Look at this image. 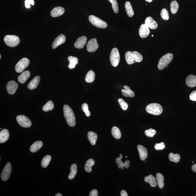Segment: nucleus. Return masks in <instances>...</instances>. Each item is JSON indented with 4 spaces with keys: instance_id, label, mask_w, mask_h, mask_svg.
Instances as JSON below:
<instances>
[{
    "instance_id": "obj_30",
    "label": "nucleus",
    "mask_w": 196,
    "mask_h": 196,
    "mask_svg": "<svg viewBox=\"0 0 196 196\" xmlns=\"http://www.w3.org/2000/svg\"><path fill=\"white\" fill-rule=\"evenodd\" d=\"M71 172L68 176L69 180H73L76 176L77 170V165L75 163H73L70 167Z\"/></svg>"
},
{
    "instance_id": "obj_23",
    "label": "nucleus",
    "mask_w": 196,
    "mask_h": 196,
    "mask_svg": "<svg viewBox=\"0 0 196 196\" xmlns=\"http://www.w3.org/2000/svg\"><path fill=\"white\" fill-rule=\"evenodd\" d=\"M9 132L7 129H4L0 132V143H3L7 141L9 138Z\"/></svg>"
},
{
    "instance_id": "obj_32",
    "label": "nucleus",
    "mask_w": 196,
    "mask_h": 196,
    "mask_svg": "<svg viewBox=\"0 0 196 196\" xmlns=\"http://www.w3.org/2000/svg\"><path fill=\"white\" fill-rule=\"evenodd\" d=\"M125 8L128 16L130 17H132L134 15V12L131 3L129 1H126L125 4Z\"/></svg>"
},
{
    "instance_id": "obj_24",
    "label": "nucleus",
    "mask_w": 196,
    "mask_h": 196,
    "mask_svg": "<svg viewBox=\"0 0 196 196\" xmlns=\"http://www.w3.org/2000/svg\"><path fill=\"white\" fill-rule=\"evenodd\" d=\"M88 138L91 144L92 145H95L98 138V136L97 134L92 131H90L88 132Z\"/></svg>"
},
{
    "instance_id": "obj_9",
    "label": "nucleus",
    "mask_w": 196,
    "mask_h": 196,
    "mask_svg": "<svg viewBox=\"0 0 196 196\" xmlns=\"http://www.w3.org/2000/svg\"><path fill=\"white\" fill-rule=\"evenodd\" d=\"M16 119L19 124L23 127L27 128L31 126V122L29 118L25 115H18L16 117Z\"/></svg>"
},
{
    "instance_id": "obj_39",
    "label": "nucleus",
    "mask_w": 196,
    "mask_h": 196,
    "mask_svg": "<svg viewBox=\"0 0 196 196\" xmlns=\"http://www.w3.org/2000/svg\"><path fill=\"white\" fill-rule=\"evenodd\" d=\"M108 1L112 4V8L115 13H118L119 11L118 4L116 0H108Z\"/></svg>"
},
{
    "instance_id": "obj_16",
    "label": "nucleus",
    "mask_w": 196,
    "mask_h": 196,
    "mask_svg": "<svg viewBox=\"0 0 196 196\" xmlns=\"http://www.w3.org/2000/svg\"><path fill=\"white\" fill-rule=\"evenodd\" d=\"M140 159L142 160H144L146 159L148 156V152L147 149L141 145L137 146Z\"/></svg>"
},
{
    "instance_id": "obj_15",
    "label": "nucleus",
    "mask_w": 196,
    "mask_h": 196,
    "mask_svg": "<svg viewBox=\"0 0 196 196\" xmlns=\"http://www.w3.org/2000/svg\"><path fill=\"white\" fill-rule=\"evenodd\" d=\"M150 31L149 28L145 24H142L140 28L139 33L142 38H145L149 35Z\"/></svg>"
},
{
    "instance_id": "obj_25",
    "label": "nucleus",
    "mask_w": 196,
    "mask_h": 196,
    "mask_svg": "<svg viewBox=\"0 0 196 196\" xmlns=\"http://www.w3.org/2000/svg\"><path fill=\"white\" fill-rule=\"evenodd\" d=\"M144 180L146 182L149 183L152 187H155L157 186V183L156 179L152 175H150L148 176L145 177Z\"/></svg>"
},
{
    "instance_id": "obj_31",
    "label": "nucleus",
    "mask_w": 196,
    "mask_h": 196,
    "mask_svg": "<svg viewBox=\"0 0 196 196\" xmlns=\"http://www.w3.org/2000/svg\"><path fill=\"white\" fill-rule=\"evenodd\" d=\"M95 78V74L93 71H89L86 76L85 80L86 82L91 83L93 82Z\"/></svg>"
},
{
    "instance_id": "obj_46",
    "label": "nucleus",
    "mask_w": 196,
    "mask_h": 196,
    "mask_svg": "<svg viewBox=\"0 0 196 196\" xmlns=\"http://www.w3.org/2000/svg\"><path fill=\"white\" fill-rule=\"evenodd\" d=\"M190 99L193 101H196V91L191 92L190 95Z\"/></svg>"
},
{
    "instance_id": "obj_14",
    "label": "nucleus",
    "mask_w": 196,
    "mask_h": 196,
    "mask_svg": "<svg viewBox=\"0 0 196 196\" xmlns=\"http://www.w3.org/2000/svg\"><path fill=\"white\" fill-rule=\"evenodd\" d=\"M87 38L85 36L79 37L78 38L74 46L76 48L81 49L84 47L87 42Z\"/></svg>"
},
{
    "instance_id": "obj_19",
    "label": "nucleus",
    "mask_w": 196,
    "mask_h": 196,
    "mask_svg": "<svg viewBox=\"0 0 196 196\" xmlns=\"http://www.w3.org/2000/svg\"><path fill=\"white\" fill-rule=\"evenodd\" d=\"M187 85L190 87H194L196 86V76L190 75L187 77L186 80Z\"/></svg>"
},
{
    "instance_id": "obj_55",
    "label": "nucleus",
    "mask_w": 196,
    "mask_h": 196,
    "mask_svg": "<svg viewBox=\"0 0 196 196\" xmlns=\"http://www.w3.org/2000/svg\"><path fill=\"white\" fill-rule=\"evenodd\" d=\"M152 37H153V35H152Z\"/></svg>"
},
{
    "instance_id": "obj_36",
    "label": "nucleus",
    "mask_w": 196,
    "mask_h": 196,
    "mask_svg": "<svg viewBox=\"0 0 196 196\" xmlns=\"http://www.w3.org/2000/svg\"><path fill=\"white\" fill-rule=\"evenodd\" d=\"M54 107V105L53 103L51 101H49L43 106V110L44 112H48V111L53 110Z\"/></svg>"
},
{
    "instance_id": "obj_27",
    "label": "nucleus",
    "mask_w": 196,
    "mask_h": 196,
    "mask_svg": "<svg viewBox=\"0 0 196 196\" xmlns=\"http://www.w3.org/2000/svg\"><path fill=\"white\" fill-rule=\"evenodd\" d=\"M156 180L159 188L160 189H163L164 186V179L163 174L160 173H157Z\"/></svg>"
},
{
    "instance_id": "obj_41",
    "label": "nucleus",
    "mask_w": 196,
    "mask_h": 196,
    "mask_svg": "<svg viewBox=\"0 0 196 196\" xmlns=\"http://www.w3.org/2000/svg\"><path fill=\"white\" fill-rule=\"evenodd\" d=\"M160 16L163 19L167 21L169 19V13L166 9H163L160 12Z\"/></svg>"
},
{
    "instance_id": "obj_2",
    "label": "nucleus",
    "mask_w": 196,
    "mask_h": 196,
    "mask_svg": "<svg viewBox=\"0 0 196 196\" xmlns=\"http://www.w3.org/2000/svg\"><path fill=\"white\" fill-rule=\"evenodd\" d=\"M126 62L130 65L135 62H141L143 60V56L138 52L134 51L132 52L128 51L125 55Z\"/></svg>"
},
{
    "instance_id": "obj_49",
    "label": "nucleus",
    "mask_w": 196,
    "mask_h": 196,
    "mask_svg": "<svg viewBox=\"0 0 196 196\" xmlns=\"http://www.w3.org/2000/svg\"><path fill=\"white\" fill-rule=\"evenodd\" d=\"M121 196H128V194L126 191L124 190H122L121 192Z\"/></svg>"
},
{
    "instance_id": "obj_22",
    "label": "nucleus",
    "mask_w": 196,
    "mask_h": 196,
    "mask_svg": "<svg viewBox=\"0 0 196 196\" xmlns=\"http://www.w3.org/2000/svg\"><path fill=\"white\" fill-rule=\"evenodd\" d=\"M30 72L29 71H26L23 72L18 77L19 82L21 84H24L30 78Z\"/></svg>"
},
{
    "instance_id": "obj_35",
    "label": "nucleus",
    "mask_w": 196,
    "mask_h": 196,
    "mask_svg": "<svg viewBox=\"0 0 196 196\" xmlns=\"http://www.w3.org/2000/svg\"><path fill=\"white\" fill-rule=\"evenodd\" d=\"M179 4L176 1H172L170 4V11L173 14H175L178 11Z\"/></svg>"
},
{
    "instance_id": "obj_56",
    "label": "nucleus",
    "mask_w": 196,
    "mask_h": 196,
    "mask_svg": "<svg viewBox=\"0 0 196 196\" xmlns=\"http://www.w3.org/2000/svg\"><path fill=\"white\" fill-rule=\"evenodd\" d=\"M126 158H127V156H126Z\"/></svg>"
},
{
    "instance_id": "obj_50",
    "label": "nucleus",
    "mask_w": 196,
    "mask_h": 196,
    "mask_svg": "<svg viewBox=\"0 0 196 196\" xmlns=\"http://www.w3.org/2000/svg\"><path fill=\"white\" fill-rule=\"evenodd\" d=\"M191 169L194 172L196 173V164L192 166Z\"/></svg>"
},
{
    "instance_id": "obj_10",
    "label": "nucleus",
    "mask_w": 196,
    "mask_h": 196,
    "mask_svg": "<svg viewBox=\"0 0 196 196\" xmlns=\"http://www.w3.org/2000/svg\"><path fill=\"white\" fill-rule=\"evenodd\" d=\"M12 172L11 164L8 163L6 164L2 170L1 175V178L3 181H6L10 178Z\"/></svg>"
},
{
    "instance_id": "obj_4",
    "label": "nucleus",
    "mask_w": 196,
    "mask_h": 196,
    "mask_svg": "<svg viewBox=\"0 0 196 196\" xmlns=\"http://www.w3.org/2000/svg\"><path fill=\"white\" fill-rule=\"evenodd\" d=\"M173 55L171 53L166 54L162 57L159 61L158 67L160 70H163L172 61Z\"/></svg>"
},
{
    "instance_id": "obj_51",
    "label": "nucleus",
    "mask_w": 196,
    "mask_h": 196,
    "mask_svg": "<svg viewBox=\"0 0 196 196\" xmlns=\"http://www.w3.org/2000/svg\"><path fill=\"white\" fill-rule=\"evenodd\" d=\"M63 195L61 193H58L55 195V196H62Z\"/></svg>"
},
{
    "instance_id": "obj_33",
    "label": "nucleus",
    "mask_w": 196,
    "mask_h": 196,
    "mask_svg": "<svg viewBox=\"0 0 196 196\" xmlns=\"http://www.w3.org/2000/svg\"><path fill=\"white\" fill-rule=\"evenodd\" d=\"M112 135L117 139H119L121 136V132L119 129L116 126H114L112 129Z\"/></svg>"
},
{
    "instance_id": "obj_53",
    "label": "nucleus",
    "mask_w": 196,
    "mask_h": 196,
    "mask_svg": "<svg viewBox=\"0 0 196 196\" xmlns=\"http://www.w3.org/2000/svg\"><path fill=\"white\" fill-rule=\"evenodd\" d=\"M1 58V55H0V58Z\"/></svg>"
},
{
    "instance_id": "obj_17",
    "label": "nucleus",
    "mask_w": 196,
    "mask_h": 196,
    "mask_svg": "<svg viewBox=\"0 0 196 196\" xmlns=\"http://www.w3.org/2000/svg\"><path fill=\"white\" fill-rule=\"evenodd\" d=\"M64 12L65 10L63 7H57L52 9L51 12V15L53 17H57L63 15Z\"/></svg>"
},
{
    "instance_id": "obj_21",
    "label": "nucleus",
    "mask_w": 196,
    "mask_h": 196,
    "mask_svg": "<svg viewBox=\"0 0 196 196\" xmlns=\"http://www.w3.org/2000/svg\"><path fill=\"white\" fill-rule=\"evenodd\" d=\"M125 89H122L121 92L123 96L127 98H133L135 96V93L130 89V88L127 86H124Z\"/></svg>"
},
{
    "instance_id": "obj_52",
    "label": "nucleus",
    "mask_w": 196,
    "mask_h": 196,
    "mask_svg": "<svg viewBox=\"0 0 196 196\" xmlns=\"http://www.w3.org/2000/svg\"><path fill=\"white\" fill-rule=\"evenodd\" d=\"M145 1H147L148 2L150 3L152 2L153 0H145Z\"/></svg>"
},
{
    "instance_id": "obj_13",
    "label": "nucleus",
    "mask_w": 196,
    "mask_h": 196,
    "mask_svg": "<svg viewBox=\"0 0 196 196\" xmlns=\"http://www.w3.org/2000/svg\"><path fill=\"white\" fill-rule=\"evenodd\" d=\"M65 36L63 34H61L57 37L52 43V47L53 49L57 48L58 46L65 43L66 41Z\"/></svg>"
},
{
    "instance_id": "obj_3",
    "label": "nucleus",
    "mask_w": 196,
    "mask_h": 196,
    "mask_svg": "<svg viewBox=\"0 0 196 196\" xmlns=\"http://www.w3.org/2000/svg\"><path fill=\"white\" fill-rule=\"evenodd\" d=\"M146 110L148 113L154 115H159L163 112L161 105L157 103H152L146 106Z\"/></svg>"
},
{
    "instance_id": "obj_42",
    "label": "nucleus",
    "mask_w": 196,
    "mask_h": 196,
    "mask_svg": "<svg viewBox=\"0 0 196 196\" xmlns=\"http://www.w3.org/2000/svg\"><path fill=\"white\" fill-rule=\"evenodd\" d=\"M82 109L85 113L86 116L89 117L91 115V113L88 108V105L86 103H83L82 105Z\"/></svg>"
},
{
    "instance_id": "obj_26",
    "label": "nucleus",
    "mask_w": 196,
    "mask_h": 196,
    "mask_svg": "<svg viewBox=\"0 0 196 196\" xmlns=\"http://www.w3.org/2000/svg\"><path fill=\"white\" fill-rule=\"evenodd\" d=\"M43 143L42 141H38L35 142L31 146L30 150L32 153H35L41 149L42 147Z\"/></svg>"
},
{
    "instance_id": "obj_29",
    "label": "nucleus",
    "mask_w": 196,
    "mask_h": 196,
    "mask_svg": "<svg viewBox=\"0 0 196 196\" xmlns=\"http://www.w3.org/2000/svg\"><path fill=\"white\" fill-rule=\"evenodd\" d=\"M68 60L69 61L68 68L70 69L75 68L76 65L78 63V59L76 57L69 56L68 57Z\"/></svg>"
},
{
    "instance_id": "obj_45",
    "label": "nucleus",
    "mask_w": 196,
    "mask_h": 196,
    "mask_svg": "<svg viewBox=\"0 0 196 196\" xmlns=\"http://www.w3.org/2000/svg\"><path fill=\"white\" fill-rule=\"evenodd\" d=\"M31 4L34 5V1L33 0H26L25 1V7L27 8H30Z\"/></svg>"
},
{
    "instance_id": "obj_12",
    "label": "nucleus",
    "mask_w": 196,
    "mask_h": 196,
    "mask_svg": "<svg viewBox=\"0 0 196 196\" xmlns=\"http://www.w3.org/2000/svg\"><path fill=\"white\" fill-rule=\"evenodd\" d=\"M18 87L16 82L13 80L9 81L6 86L7 91L10 95H14L16 92Z\"/></svg>"
},
{
    "instance_id": "obj_1",
    "label": "nucleus",
    "mask_w": 196,
    "mask_h": 196,
    "mask_svg": "<svg viewBox=\"0 0 196 196\" xmlns=\"http://www.w3.org/2000/svg\"><path fill=\"white\" fill-rule=\"evenodd\" d=\"M63 112L68 125L71 127H73L76 125V120L73 111L70 106L68 105H65L63 107Z\"/></svg>"
},
{
    "instance_id": "obj_40",
    "label": "nucleus",
    "mask_w": 196,
    "mask_h": 196,
    "mask_svg": "<svg viewBox=\"0 0 196 196\" xmlns=\"http://www.w3.org/2000/svg\"><path fill=\"white\" fill-rule=\"evenodd\" d=\"M118 101L119 104L120 105L123 110H127L128 107V105L127 103H126L122 98L118 99Z\"/></svg>"
},
{
    "instance_id": "obj_47",
    "label": "nucleus",
    "mask_w": 196,
    "mask_h": 196,
    "mask_svg": "<svg viewBox=\"0 0 196 196\" xmlns=\"http://www.w3.org/2000/svg\"><path fill=\"white\" fill-rule=\"evenodd\" d=\"M89 196H98V191L96 189L93 190L91 191Z\"/></svg>"
},
{
    "instance_id": "obj_57",
    "label": "nucleus",
    "mask_w": 196,
    "mask_h": 196,
    "mask_svg": "<svg viewBox=\"0 0 196 196\" xmlns=\"http://www.w3.org/2000/svg\"></svg>"
},
{
    "instance_id": "obj_34",
    "label": "nucleus",
    "mask_w": 196,
    "mask_h": 196,
    "mask_svg": "<svg viewBox=\"0 0 196 196\" xmlns=\"http://www.w3.org/2000/svg\"><path fill=\"white\" fill-rule=\"evenodd\" d=\"M51 160V157L50 155L45 156L43 158L42 161H41V166L44 168L47 167L50 163Z\"/></svg>"
},
{
    "instance_id": "obj_11",
    "label": "nucleus",
    "mask_w": 196,
    "mask_h": 196,
    "mask_svg": "<svg viewBox=\"0 0 196 196\" xmlns=\"http://www.w3.org/2000/svg\"><path fill=\"white\" fill-rule=\"evenodd\" d=\"M98 45L96 38L91 39L88 41L86 46L87 51L90 52H95L98 48Z\"/></svg>"
},
{
    "instance_id": "obj_18",
    "label": "nucleus",
    "mask_w": 196,
    "mask_h": 196,
    "mask_svg": "<svg viewBox=\"0 0 196 196\" xmlns=\"http://www.w3.org/2000/svg\"><path fill=\"white\" fill-rule=\"evenodd\" d=\"M145 24L148 26L149 28L152 29H156L158 27V24L156 21H154L153 18L150 16L148 17L145 20Z\"/></svg>"
},
{
    "instance_id": "obj_6",
    "label": "nucleus",
    "mask_w": 196,
    "mask_h": 196,
    "mask_svg": "<svg viewBox=\"0 0 196 196\" xmlns=\"http://www.w3.org/2000/svg\"><path fill=\"white\" fill-rule=\"evenodd\" d=\"M89 20L91 24L99 28L105 29L107 27L106 22L94 15L89 16Z\"/></svg>"
},
{
    "instance_id": "obj_38",
    "label": "nucleus",
    "mask_w": 196,
    "mask_h": 196,
    "mask_svg": "<svg viewBox=\"0 0 196 196\" xmlns=\"http://www.w3.org/2000/svg\"><path fill=\"white\" fill-rule=\"evenodd\" d=\"M123 155L121 154H120V157H117L115 159V160L117 163V165L118 166L119 168H121L122 170L124 169V163L122 161L121 159L123 158Z\"/></svg>"
},
{
    "instance_id": "obj_7",
    "label": "nucleus",
    "mask_w": 196,
    "mask_h": 196,
    "mask_svg": "<svg viewBox=\"0 0 196 196\" xmlns=\"http://www.w3.org/2000/svg\"><path fill=\"white\" fill-rule=\"evenodd\" d=\"M110 59L113 66L116 67L118 65L120 61V55L118 49L116 48L113 49L111 51Z\"/></svg>"
},
{
    "instance_id": "obj_54",
    "label": "nucleus",
    "mask_w": 196,
    "mask_h": 196,
    "mask_svg": "<svg viewBox=\"0 0 196 196\" xmlns=\"http://www.w3.org/2000/svg\"><path fill=\"white\" fill-rule=\"evenodd\" d=\"M194 163V161H192V163Z\"/></svg>"
},
{
    "instance_id": "obj_37",
    "label": "nucleus",
    "mask_w": 196,
    "mask_h": 196,
    "mask_svg": "<svg viewBox=\"0 0 196 196\" xmlns=\"http://www.w3.org/2000/svg\"><path fill=\"white\" fill-rule=\"evenodd\" d=\"M169 160L171 161L174 162L175 163H177L180 161V156L179 154H174L171 153L169 155Z\"/></svg>"
},
{
    "instance_id": "obj_8",
    "label": "nucleus",
    "mask_w": 196,
    "mask_h": 196,
    "mask_svg": "<svg viewBox=\"0 0 196 196\" xmlns=\"http://www.w3.org/2000/svg\"><path fill=\"white\" fill-rule=\"evenodd\" d=\"M30 61L28 58H24L19 61L15 66V71L18 73L22 72L30 64Z\"/></svg>"
},
{
    "instance_id": "obj_5",
    "label": "nucleus",
    "mask_w": 196,
    "mask_h": 196,
    "mask_svg": "<svg viewBox=\"0 0 196 196\" xmlns=\"http://www.w3.org/2000/svg\"><path fill=\"white\" fill-rule=\"evenodd\" d=\"M4 41L7 46L14 47L18 46L20 43L19 38L16 35H7L4 37Z\"/></svg>"
},
{
    "instance_id": "obj_20",
    "label": "nucleus",
    "mask_w": 196,
    "mask_h": 196,
    "mask_svg": "<svg viewBox=\"0 0 196 196\" xmlns=\"http://www.w3.org/2000/svg\"><path fill=\"white\" fill-rule=\"evenodd\" d=\"M40 81V78L39 76H37L35 77L28 85V88L31 90L36 88L38 84H39Z\"/></svg>"
},
{
    "instance_id": "obj_28",
    "label": "nucleus",
    "mask_w": 196,
    "mask_h": 196,
    "mask_svg": "<svg viewBox=\"0 0 196 196\" xmlns=\"http://www.w3.org/2000/svg\"><path fill=\"white\" fill-rule=\"evenodd\" d=\"M95 160L93 159H89L86 162L85 165V170L86 172H90L92 170V167L95 164Z\"/></svg>"
},
{
    "instance_id": "obj_44",
    "label": "nucleus",
    "mask_w": 196,
    "mask_h": 196,
    "mask_svg": "<svg viewBox=\"0 0 196 196\" xmlns=\"http://www.w3.org/2000/svg\"><path fill=\"white\" fill-rule=\"evenodd\" d=\"M165 148V143L163 142L160 143H156L154 146V148L157 150H162Z\"/></svg>"
},
{
    "instance_id": "obj_43",
    "label": "nucleus",
    "mask_w": 196,
    "mask_h": 196,
    "mask_svg": "<svg viewBox=\"0 0 196 196\" xmlns=\"http://www.w3.org/2000/svg\"><path fill=\"white\" fill-rule=\"evenodd\" d=\"M145 133L147 136L149 137H152L156 133V131L154 129L150 128L145 131Z\"/></svg>"
},
{
    "instance_id": "obj_48",
    "label": "nucleus",
    "mask_w": 196,
    "mask_h": 196,
    "mask_svg": "<svg viewBox=\"0 0 196 196\" xmlns=\"http://www.w3.org/2000/svg\"><path fill=\"white\" fill-rule=\"evenodd\" d=\"M130 162L129 160H126L124 163V167H125L126 169L128 168L129 166H130Z\"/></svg>"
}]
</instances>
